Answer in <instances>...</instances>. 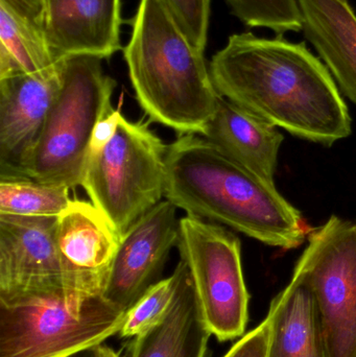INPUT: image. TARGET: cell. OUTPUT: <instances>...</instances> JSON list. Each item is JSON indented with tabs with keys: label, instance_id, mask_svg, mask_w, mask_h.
<instances>
[{
	"label": "cell",
	"instance_id": "23",
	"mask_svg": "<svg viewBox=\"0 0 356 357\" xmlns=\"http://www.w3.org/2000/svg\"><path fill=\"white\" fill-rule=\"evenodd\" d=\"M271 322L265 318L256 328L245 333L223 357H268Z\"/></svg>",
	"mask_w": 356,
	"mask_h": 357
},
{
	"label": "cell",
	"instance_id": "8",
	"mask_svg": "<svg viewBox=\"0 0 356 357\" xmlns=\"http://www.w3.org/2000/svg\"><path fill=\"white\" fill-rule=\"evenodd\" d=\"M303 255L327 357H356V222L332 215Z\"/></svg>",
	"mask_w": 356,
	"mask_h": 357
},
{
	"label": "cell",
	"instance_id": "1",
	"mask_svg": "<svg viewBox=\"0 0 356 357\" xmlns=\"http://www.w3.org/2000/svg\"><path fill=\"white\" fill-rule=\"evenodd\" d=\"M209 73L219 96L295 137L332 146L351 135L334 77L304 43L235 33L212 56Z\"/></svg>",
	"mask_w": 356,
	"mask_h": 357
},
{
	"label": "cell",
	"instance_id": "3",
	"mask_svg": "<svg viewBox=\"0 0 356 357\" xmlns=\"http://www.w3.org/2000/svg\"><path fill=\"white\" fill-rule=\"evenodd\" d=\"M123 56L150 121L181 135L204 134L221 96L204 52L188 41L162 0H140Z\"/></svg>",
	"mask_w": 356,
	"mask_h": 357
},
{
	"label": "cell",
	"instance_id": "18",
	"mask_svg": "<svg viewBox=\"0 0 356 357\" xmlns=\"http://www.w3.org/2000/svg\"><path fill=\"white\" fill-rule=\"evenodd\" d=\"M211 335L188 272L167 318L134 339L130 357H205Z\"/></svg>",
	"mask_w": 356,
	"mask_h": 357
},
{
	"label": "cell",
	"instance_id": "4",
	"mask_svg": "<svg viewBox=\"0 0 356 357\" xmlns=\"http://www.w3.org/2000/svg\"><path fill=\"white\" fill-rule=\"evenodd\" d=\"M116 82L100 56H65L61 86L24 176L40 182L82 186L96 123L113 110Z\"/></svg>",
	"mask_w": 356,
	"mask_h": 357
},
{
	"label": "cell",
	"instance_id": "24",
	"mask_svg": "<svg viewBox=\"0 0 356 357\" xmlns=\"http://www.w3.org/2000/svg\"><path fill=\"white\" fill-rule=\"evenodd\" d=\"M123 116V115L121 114L119 109H117V110L113 109L108 115L102 117L96 123L93 133H92L91 142H90L89 156L102 151L111 142V139L116 134L119 123H121Z\"/></svg>",
	"mask_w": 356,
	"mask_h": 357
},
{
	"label": "cell",
	"instance_id": "15",
	"mask_svg": "<svg viewBox=\"0 0 356 357\" xmlns=\"http://www.w3.org/2000/svg\"><path fill=\"white\" fill-rule=\"evenodd\" d=\"M202 137L252 173L275 183L284 137L275 126L219 96Z\"/></svg>",
	"mask_w": 356,
	"mask_h": 357
},
{
	"label": "cell",
	"instance_id": "20",
	"mask_svg": "<svg viewBox=\"0 0 356 357\" xmlns=\"http://www.w3.org/2000/svg\"><path fill=\"white\" fill-rule=\"evenodd\" d=\"M187 266L180 261L171 276L153 285L125 314V323L119 331L123 339H135L160 324L173 307Z\"/></svg>",
	"mask_w": 356,
	"mask_h": 357
},
{
	"label": "cell",
	"instance_id": "7",
	"mask_svg": "<svg viewBox=\"0 0 356 357\" xmlns=\"http://www.w3.org/2000/svg\"><path fill=\"white\" fill-rule=\"evenodd\" d=\"M177 247L211 335L219 342L245 335L250 295L240 238L221 225L186 214L180 218Z\"/></svg>",
	"mask_w": 356,
	"mask_h": 357
},
{
	"label": "cell",
	"instance_id": "9",
	"mask_svg": "<svg viewBox=\"0 0 356 357\" xmlns=\"http://www.w3.org/2000/svg\"><path fill=\"white\" fill-rule=\"evenodd\" d=\"M56 239L65 295L82 310L104 295L121 237L93 204L73 199L58 216Z\"/></svg>",
	"mask_w": 356,
	"mask_h": 357
},
{
	"label": "cell",
	"instance_id": "12",
	"mask_svg": "<svg viewBox=\"0 0 356 357\" xmlns=\"http://www.w3.org/2000/svg\"><path fill=\"white\" fill-rule=\"evenodd\" d=\"M62 61L49 73L0 79V178L25 177L60 89Z\"/></svg>",
	"mask_w": 356,
	"mask_h": 357
},
{
	"label": "cell",
	"instance_id": "21",
	"mask_svg": "<svg viewBox=\"0 0 356 357\" xmlns=\"http://www.w3.org/2000/svg\"><path fill=\"white\" fill-rule=\"evenodd\" d=\"M232 14L249 27H265L278 36L302 29L298 0H225Z\"/></svg>",
	"mask_w": 356,
	"mask_h": 357
},
{
	"label": "cell",
	"instance_id": "10",
	"mask_svg": "<svg viewBox=\"0 0 356 357\" xmlns=\"http://www.w3.org/2000/svg\"><path fill=\"white\" fill-rule=\"evenodd\" d=\"M178 208L161 201L119 241L102 298L127 312L158 283L167 258L179 239Z\"/></svg>",
	"mask_w": 356,
	"mask_h": 357
},
{
	"label": "cell",
	"instance_id": "11",
	"mask_svg": "<svg viewBox=\"0 0 356 357\" xmlns=\"http://www.w3.org/2000/svg\"><path fill=\"white\" fill-rule=\"evenodd\" d=\"M56 220L0 214V301L65 293Z\"/></svg>",
	"mask_w": 356,
	"mask_h": 357
},
{
	"label": "cell",
	"instance_id": "19",
	"mask_svg": "<svg viewBox=\"0 0 356 357\" xmlns=\"http://www.w3.org/2000/svg\"><path fill=\"white\" fill-rule=\"evenodd\" d=\"M63 185L31 178H0V214L26 218H58L73 199Z\"/></svg>",
	"mask_w": 356,
	"mask_h": 357
},
{
	"label": "cell",
	"instance_id": "26",
	"mask_svg": "<svg viewBox=\"0 0 356 357\" xmlns=\"http://www.w3.org/2000/svg\"><path fill=\"white\" fill-rule=\"evenodd\" d=\"M71 357H93L92 356V349L87 350V351L81 352V354H75Z\"/></svg>",
	"mask_w": 356,
	"mask_h": 357
},
{
	"label": "cell",
	"instance_id": "25",
	"mask_svg": "<svg viewBox=\"0 0 356 357\" xmlns=\"http://www.w3.org/2000/svg\"><path fill=\"white\" fill-rule=\"evenodd\" d=\"M93 357H119L118 354L108 346L100 345L92 349Z\"/></svg>",
	"mask_w": 356,
	"mask_h": 357
},
{
	"label": "cell",
	"instance_id": "2",
	"mask_svg": "<svg viewBox=\"0 0 356 357\" xmlns=\"http://www.w3.org/2000/svg\"><path fill=\"white\" fill-rule=\"evenodd\" d=\"M165 199L188 215L224 225L270 247L293 250L309 235L301 212L256 174L194 134L167 148Z\"/></svg>",
	"mask_w": 356,
	"mask_h": 357
},
{
	"label": "cell",
	"instance_id": "16",
	"mask_svg": "<svg viewBox=\"0 0 356 357\" xmlns=\"http://www.w3.org/2000/svg\"><path fill=\"white\" fill-rule=\"evenodd\" d=\"M305 38L356 105V14L348 0H298Z\"/></svg>",
	"mask_w": 356,
	"mask_h": 357
},
{
	"label": "cell",
	"instance_id": "13",
	"mask_svg": "<svg viewBox=\"0 0 356 357\" xmlns=\"http://www.w3.org/2000/svg\"><path fill=\"white\" fill-rule=\"evenodd\" d=\"M50 47L56 58H110L121 50V0H43Z\"/></svg>",
	"mask_w": 356,
	"mask_h": 357
},
{
	"label": "cell",
	"instance_id": "17",
	"mask_svg": "<svg viewBox=\"0 0 356 357\" xmlns=\"http://www.w3.org/2000/svg\"><path fill=\"white\" fill-rule=\"evenodd\" d=\"M61 61L48 41L43 0H0V79L49 73Z\"/></svg>",
	"mask_w": 356,
	"mask_h": 357
},
{
	"label": "cell",
	"instance_id": "22",
	"mask_svg": "<svg viewBox=\"0 0 356 357\" xmlns=\"http://www.w3.org/2000/svg\"><path fill=\"white\" fill-rule=\"evenodd\" d=\"M188 41L204 52L211 0H162Z\"/></svg>",
	"mask_w": 356,
	"mask_h": 357
},
{
	"label": "cell",
	"instance_id": "14",
	"mask_svg": "<svg viewBox=\"0 0 356 357\" xmlns=\"http://www.w3.org/2000/svg\"><path fill=\"white\" fill-rule=\"evenodd\" d=\"M267 317L271 322L268 357H327L303 254L292 280L274 298Z\"/></svg>",
	"mask_w": 356,
	"mask_h": 357
},
{
	"label": "cell",
	"instance_id": "5",
	"mask_svg": "<svg viewBox=\"0 0 356 357\" xmlns=\"http://www.w3.org/2000/svg\"><path fill=\"white\" fill-rule=\"evenodd\" d=\"M167 148L150 123L123 116L114 137L88 158L82 187L119 237L162 201Z\"/></svg>",
	"mask_w": 356,
	"mask_h": 357
},
{
	"label": "cell",
	"instance_id": "6",
	"mask_svg": "<svg viewBox=\"0 0 356 357\" xmlns=\"http://www.w3.org/2000/svg\"><path fill=\"white\" fill-rule=\"evenodd\" d=\"M127 312L104 298L73 307L65 293L0 301V357H71L121 331Z\"/></svg>",
	"mask_w": 356,
	"mask_h": 357
}]
</instances>
